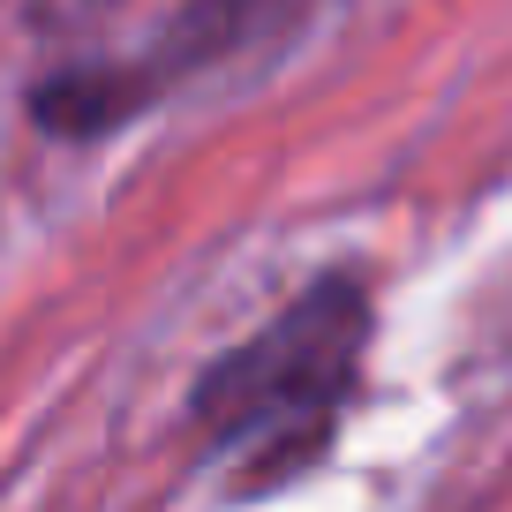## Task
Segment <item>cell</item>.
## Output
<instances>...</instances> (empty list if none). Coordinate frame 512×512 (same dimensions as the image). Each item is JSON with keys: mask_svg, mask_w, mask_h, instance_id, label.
Returning <instances> with one entry per match:
<instances>
[{"mask_svg": "<svg viewBox=\"0 0 512 512\" xmlns=\"http://www.w3.org/2000/svg\"><path fill=\"white\" fill-rule=\"evenodd\" d=\"M377 339V302L354 272H324L287 309L211 354L189 384V430L211 460L241 475V490H279L332 460L347 407L362 392V362Z\"/></svg>", "mask_w": 512, "mask_h": 512, "instance_id": "cell-1", "label": "cell"}, {"mask_svg": "<svg viewBox=\"0 0 512 512\" xmlns=\"http://www.w3.org/2000/svg\"><path fill=\"white\" fill-rule=\"evenodd\" d=\"M309 16H317V0H181L136 61H83V68L46 76L31 91V121L46 136H68V144L113 136L181 83L294 46L309 31Z\"/></svg>", "mask_w": 512, "mask_h": 512, "instance_id": "cell-2", "label": "cell"}, {"mask_svg": "<svg viewBox=\"0 0 512 512\" xmlns=\"http://www.w3.org/2000/svg\"><path fill=\"white\" fill-rule=\"evenodd\" d=\"M76 8H106V0H46V16H76Z\"/></svg>", "mask_w": 512, "mask_h": 512, "instance_id": "cell-3", "label": "cell"}]
</instances>
